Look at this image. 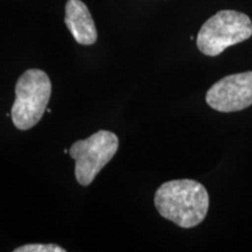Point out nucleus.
Returning a JSON list of instances; mask_svg holds the SVG:
<instances>
[{
	"instance_id": "1",
	"label": "nucleus",
	"mask_w": 252,
	"mask_h": 252,
	"mask_svg": "<svg viewBox=\"0 0 252 252\" xmlns=\"http://www.w3.org/2000/svg\"><path fill=\"white\" fill-rule=\"evenodd\" d=\"M154 204L163 219L189 229L200 224L207 216L209 195L200 182L188 179L173 180L158 188Z\"/></svg>"
},
{
	"instance_id": "2",
	"label": "nucleus",
	"mask_w": 252,
	"mask_h": 252,
	"mask_svg": "<svg viewBox=\"0 0 252 252\" xmlns=\"http://www.w3.org/2000/svg\"><path fill=\"white\" fill-rule=\"evenodd\" d=\"M52 83L48 75L40 69H28L15 86V100L12 106V122L19 130L35 126L47 110Z\"/></svg>"
},
{
	"instance_id": "3",
	"label": "nucleus",
	"mask_w": 252,
	"mask_h": 252,
	"mask_svg": "<svg viewBox=\"0 0 252 252\" xmlns=\"http://www.w3.org/2000/svg\"><path fill=\"white\" fill-rule=\"evenodd\" d=\"M252 35L251 19L231 9L217 12L201 27L196 37L197 48L207 56H217L229 47Z\"/></svg>"
},
{
	"instance_id": "4",
	"label": "nucleus",
	"mask_w": 252,
	"mask_h": 252,
	"mask_svg": "<svg viewBox=\"0 0 252 252\" xmlns=\"http://www.w3.org/2000/svg\"><path fill=\"white\" fill-rule=\"evenodd\" d=\"M119 147L118 137L100 130L84 140L75 141L69 156L75 160V176L81 186H89L97 174L109 163Z\"/></svg>"
},
{
	"instance_id": "5",
	"label": "nucleus",
	"mask_w": 252,
	"mask_h": 252,
	"mask_svg": "<svg viewBox=\"0 0 252 252\" xmlns=\"http://www.w3.org/2000/svg\"><path fill=\"white\" fill-rule=\"evenodd\" d=\"M210 108L220 112H236L252 105V71L220 78L206 94Z\"/></svg>"
},
{
	"instance_id": "6",
	"label": "nucleus",
	"mask_w": 252,
	"mask_h": 252,
	"mask_svg": "<svg viewBox=\"0 0 252 252\" xmlns=\"http://www.w3.org/2000/svg\"><path fill=\"white\" fill-rule=\"evenodd\" d=\"M64 23L80 45L90 46L97 41V30L93 17L87 5L81 0H68Z\"/></svg>"
},
{
	"instance_id": "7",
	"label": "nucleus",
	"mask_w": 252,
	"mask_h": 252,
	"mask_svg": "<svg viewBox=\"0 0 252 252\" xmlns=\"http://www.w3.org/2000/svg\"><path fill=\"white\" fill-rule=\"evenodd\" d=\"M14 252H65V250L55 244H26L17 248Z\"/></svg>"
}]
</instances>
